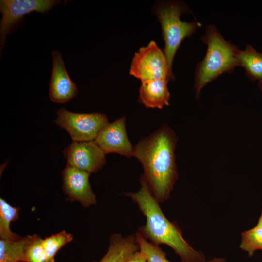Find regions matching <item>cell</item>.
I'll return each mask as SVG.
<instances>
[{
    "label": "cell",
    "instance_id": "obj_15",
    "mask_svg": "<svg viewBox=\"0 0 262 262\" xmlns=\"http://www.w3.org/2000/svg\"><path fill=\"white\" fill-rule=\"evenodd\" d=\"M28 236L17 240H0V262H25Z\"/></svg>",
    "mask_w": 262,
    "mask_h": 262
},
{
    "label": "cell",
    "instance_id": "obj_5",
    "mask_svg": "<svg viewBox=\"0 0 262 262\" xmlns=\"http://www.w3.org/2000/svg\"><path fill=\"white\" fill-rule=\"evenodd\" d=\"M57 114L55 123L66 130L75 142L94 141L109 123L107 116L99 112L79 113L60 108Z\"/></svg>",
    "mask_w": 262,
    "mask_h": 262
},
{
    "label": "cell",
    "instance_id": "obj_13",
    "mask_svg": "<svg viewBox=\"0 0 262 262\" xmlns=\"http://www.w3.org/2000/svg\"><path fill=\"white\" fill-rule=\"evenodd\" d=\"M139 250L135 236L113 234L106 253L98 262H125Z\"/></svg>",
    "mask_w": 262,
    "mask_h": 262
},
{
    "label": "cell",
    "instance_id": "obj_11",
    "mask_svg": "<svg viewBox=\"0 0 262 262\" xmlns=\"http://www.w3.org/2000/svg\"><path fill=\"white\" fill-rule=\"evenodd\" d=\"M52 67L49 84V95L55 103H63L70 101L78 94L76 84L70 78L61 54L52 52Z\"/></svg>",
    "mask_w": 262,
    "mask_h": 262
},
{
    "label": "cell",
    "instance_id": "obj_2",
    "mask_svg": "<svg viewBox=\"0 0 262 262\" xmlns=\"http://www.w3.org/2000/svg\"><path fill=\"white\" fill-rule=\"evenodd\" d=\"M140 181V190L126 195L137 203L146 218L145 225L140 229V233L153 244L170 246L180 256L181 262H205L204 254L194 249L183 238L178 226L165 216L143 176Z\"/></svg>",
    "mask_w": 262,
    "mask_h": 262
},
{
    "label": "cell",
    "instance_id": "obj_14",
    "mask_svg": "<svg viewBox=\"0 0 262 262\" xmlns=\"http://www.w3.org/2000/svg\"><path fill=\"white\" fill-rule=\"evenodd\" d=\"M239 66L244 68L245 74L251 80L262 79V53L258 52L250 45L237 54Z\"/></svg>",
    "mask_w": 262,
    "mask_h": 262
},
{
    "label": "cell",
    "instance_id": "obj_1",
    "mask_svg": "<svg viewBox=\"0 0 262 262\" xmlns=\"http://www.w3.org/2000/svg\"><path fill=\"white\" fill-rule=\"evenodd\" d=\"M177 141L174 131L164 125L133 146V156L142 164L143 176L158 202L168 198L177 179Z\"/></svg>",
    "mask_w": 262,
    "mask_h": 262
},
{
    "label": "cell",
    "instance_id": "obj_24",
    "mask_svg": "<svg viewBox=\"0 0 262 262\" xmlns=\"http://www.w3.org/2000/svg\"><path fill=\"white\" fill-rule=\"evenodd\" d=\"M258 85L260 89L262 91V79L261 80H259V82H258Z\"/></svg>",
    "mask_w": 262,
    "mask_h": 262
},
{
    "label": "cell",
    "instance_id": "obj_8",
    "mask_svg": "<svg viewBox=\"0 0 262 262\" xmlns=\"http://www.w3.org/2000/svg\"><path fill=\"white\" fill-rule=\"evenodd\" d=\"M63 153L67 164L89 173L98 172L106 163V154L94 141H73Z\"/></svg>",
    "mask_w": 262,
    "mask_h": 262
},
{
    "label": "cell",
    "instance_id": "obj_7",
    "mask_svg": "<svg viewBox=\"0 0 262 262\" xmlns=\"http://www.w3.org/2000/svg\"><path fill=\"white\" fill-rule=\"evenodd\" d=\"M61 2L57 0H1L0 11V49L2 51L6 36L24 16L33 12L44 14Z\"/></svg>",
    "mask_w": 262,
    "mask_h": 262
},
{
    "label": "cell",
    "instance_id": "obj_17",
    "mask_svg": "<svg viewBox=\"0 0 262 262\" xmlns=\"http://www.w3.org/2000/svg\"><path fill=\"white\" fill-rule=\"evenodd\" d=\"M73 236L63 230L42 240V246L47 256L46 262H54L55 256L64 246L72 241Z\"/></svg>",
    "mask_w": 262,
    "mask_h": 262
},
{
    "label": "cell",
    "instance_id": "obj_23",
    "mask_svg": "<svg viewBox=\"0 0 262 262\" xmlns=\"http://www.w3.org/2000/svg\"><path fill=\"white\" fill-rule=\"evenodd\" d=\"M257 225L262 227V212L261 213V214L260 215V217L259 218V219L258 220V222Z\"/></svg>",
    "mask_w": 262,
    "mask_h": 262
},
{
    "label": "cell",
    "instance_id": "obj_4",
    "mask_svg": "<svg viewBox=\"0 0 262 262\" xmlns=\"http://www.w3.org/2000/svg\"><path fill=\"white\" fill-rule=\"evenodd\" d=\"M189 11L185 4L176 1L163 2L154 9V13L162 27V36L165 44L163 51L169 71L173 75V60L181 43L201 26L196 21L187 22L180 20L181 15Z\"/></svg>",
    "mask_w": 262,
    "mask_h": 262
},
{
    "label": "cell",
    "instance_id": "obj_18",
    "mask_svg": "<svg viewBox=\"0 0 262 262\" xmlns=\"http://www.w3.org/2000/svg\"><path fill=\"white\" fill-rule=\"evenodd\" d=\"M240 248L252 256L256 250H262V227L257 225L241 233Z\"/></svg>",
    "mask_w": 262,
    "mask_h": 262
},
{
    "label": "cell",
    "instance_id": "obj_21",
    "mask_svg": "<svg viewBox=\"0 0 262 262\" xmlns=\"http://www.w3.org/2000/svg\"><path fill=\"white\" fill-rule=\"evenodd\" d=\"M125 262H147L144 255L140 251L135 252Z\"/></svg>",
    "mask_w": 262,
    "mask_h": 262
},
{
    "label": "cell",
    "instance_id": "obj_6",
    "mask_svg": "<svg viewBox=\"0 0 262 262\" xmlns=\"http://www.w3.org/2000/svg\"><path fill=\"white\" fill-rule=\"evenodd\" d=\"M129 73L141 82L149 80L174 79L169 69L164 52L156 42L151 41L134 54Z\"/></svg>",
    "mask_w": 262,
    "mask_h": 262
},
{
    "label": "cell",
    "instance_id": "obj_22",
    "mask_svg": "<svg viewBox=\"0 0 262 262\" xmlns=\"http://www.w3.org/2000/svg\"><path fill=\"white\" fill-rule=\"evenodd\" d=\"M205 262H226V260L224 258H214Z\"/></svg>",
    "mask_w": 262,
    "mask_h": 262
},
{
    "label": "cell",
    "instance_id": "obj_12",
    "mask_svg": "<svg viewBox=\"0 0 262 262\" xmlns=\"http://www.w3.org/2000/svg\"><path fill=\"white\" fill-rule=\"evenodd\" d=\"M166 79L141 82L138 101L147 108L162 109L169 105L170 93Z\"/></svg>",
    "mask_w": 262,
    "mask_h": 262
},
{
    "label": "cell",
    "instance_id": "obj_9",
    "mask_svg": "<svg viewBox=\"0 0 262 262\" xmlns=\"http://www.w3.org/2000/svg\"><path fill=\"white\" fill-rule=\"evenodd\" d=\"M125 123V117L109 123L94 140L105 154L116 153L128 158L133 156V146L129 140Z\"/></svg>",
    "mask_w": 262,
    "mask_h": 262
},
{
    "label": "cell",
    "instance_id": "obj_16",
    "mask_svg": "<svg viewBox=\"0 0 262 262\" xmlns=\"http://www.w3.org/2000/svg\"><path fill=\"white\" fill-rule=\"evenodd\" d=\"M19 208L13 207L2 198H0V239L17 240L21 237L13 233L10 225L19 218Z\"/></svg>",
    "mask_w": 262,
    "mask_h": 262
},
{
    "label": "cell",
    "instance_id": "obj_3",
    "mask_svg": "<svg viewBox=\"0 0 262 262\" xmlns=\"http://www.w3.org/2000/svg\"><path fill=\"white\" fill-rule=\"evenodd\" d=\"M201 39L207 45V50L195 71L194 88L197 98L208 83L224 73L233 72L239 66L237 47L225 40L214 25H208Z\"/></svg>",
    "mask_w": 262,
    "mask_h": 262
},
{
    "label": "cell",
    "instance_id": "obj_10",
    "mask_svg": "<svg viewBox=\"0 0 262 262\" xmlns=\"http://www.w3.org/2000/svg\"><path fill=\"white\" fill-rule=\"evenodd\" d=\"M90 174L67 164L62 175L63 190L67 200L78 201L85 207L96 204V196L89 181Z\"/></svg>",
    "mask_w": 262,
    "mask_h": 262
},
{
    "label": "cell",
    "instance_id": "obj_20",
    "mask_svg": "<svg viewBox=\"0 0 262 262\" xmlns=\"http://www.w3.org/2000/svg\"><path fill=\"white\" fill-rule=\"evenodd\" d=\"M25 262H46L47 256L42 246V239L37 235L28 236Z\"/></svg>",
    "mask_w": 262,
    "mask_h": 262
},
{
    "label": "cell",
    "instance_id": "obj_19",
    "mask_svg": "<svg viewBox=\"0 0 262 262\" xmlns=\"http://www.w3.org/2000/svg\"><path fill=\"white\" fill-rule=\"evenodd\" d=\"M135 237L139 250L144 255L147 262H171L158 245L147 241L140 232H137Z\"/></svg>",
    "mask_w": 262,
    "mask_h": 262
}]
</instances>
